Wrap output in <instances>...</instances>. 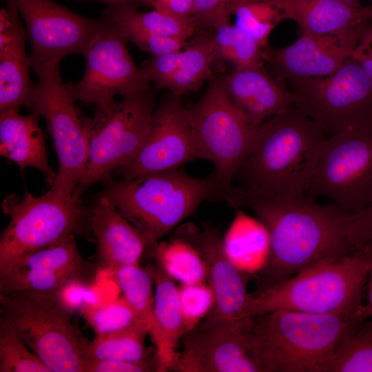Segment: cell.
I'll use <instances>...</instances> for the list:
<instances>
[{"mask_svg":"<svg viewBox=\"0 0 372 372\" xmlns=\"http://www.w3.org/2000/svg\"><path fill=\"white\" fill-rule=\"evenodd\" d=\"M89 225L96 242L99 267L112 272L122 266L139 264L146 241L105 195L94 205Z\"/></svg>","mask_w":372,"mask_h":372,"instance_id":"cell-21","label":"cell"},{"mask_svg":"<svg viewBox=\"0 0 372 372\" xmlns=\"http://www.w3.org/2000/svg\"><path fill=\"white\" fill-rule=\"evenodd\" d=\"M199 158L187 108L180 98L169 93L154 110L149 131L140 151L118 169L122 179L176 169Z\"/></svg>","mask_w":372,"mask_h":372,"instance_id":"cell-16","label":"cell"},{"mask_svg":"<svg viewBox=\"0 0 372 372\" xmlns=\"http://www.w3.org/2000/svg\"><path fill=\"white\" fill-rule=\"evenodd\" d=\"M230 17H220L212 28L216 44L215 61H228L234 69L264 68L260 44L235 23L231 24Z\"/></svg>","mask_w":372,"mask_h":372,"instance_id":"cell-32","label":"cell"},{"mask_svg":"<svg viewBox=\"0 0 372 372\" xmlns=\"http://www.w3.org/2000/svg\"><path fill=\"white\" fill-rule=\"evenodd\" d=\"M252 318L228 324L201 322L182 336L172 370L179 372H262L256 357Z\"/></svg>","mask_w":372,"mask_h":372,"instance_id":"cell-15","label":"cell"},{"mask_svg":"<svg viewBox=\"0 0 372 372\" xmlns=\"http://www.w3.org/2000/svg\"><path fill=\"white\" fill-rule=\"evenodd\" d=\"M2 210L10 221L0 238V277L27 254L81 233L89 225L90 214L75 193L12 194L2 202Z\"/></svg>","mask_w":372,"mask_h":372,"instance_id":"cell-7","label":"cell"},{"mask_svg":"<svg viewBox=\"0 0 372 372\" xmlns=\"http://www.w3.org/2000/svg\"><path fill=\"white\" fill-rule=\"evenodd\" d=\"M345 1H358V0H345Z\"/></svg>","mask_w":372,"mask_h":372,"instance_id":"cell-45","label":"cell"},{"mask_svg":"<svg viewBox=\"0 0 372 372\" xmlns=\"http://www.w3.org/2000/svg\"><path fill=\"white\" fill-rule=\"evenodd\" d=\"M112 273L136 321L150 329L155 295L154 268L129 265L114 269Z\"/></svg>","mask_w":372,"mask_h":372,"instance_id":"cell-31","label":"cell"},{"mask_svg":"<svg viewBox=\"0 0 372 372\" xmlns=\"http://www.w3.org/2000/svg\"><path fill=\"white\" fill-rule=\"evenodd\" d=\"M189 242L200 252L207 269L208 284L214 295V305L203 322L228 324L242 321V311L249 294L245 275L227 258L218 230L205 223L202 229L193 224L178 229V236Z\"/></svg>","mask_w":372,"mask_h":372,"instance_id":"cell-19","label":"cell"},{"mask_svg":"<svg viewBox=\"0 0 372 372\" xmlns=\"http://www.w3.org/2000/svg\"><path fill=\"white\" fill-rule=\"evenodd\" d=\"M0 372H51L16 329L1 318Z\"/></svg>","mask_w":372,"mask_h":372,"instance_id":"cell-35","label":"cell"},{"mask_svg":"<svg viewBox=\"0 0 372 372\" xmlns=\"http://www.w3.org/2000/svg\"><path fill=\"white\" fill-rule=\"evenodd\" d=\"M88 320L96 334L112 331L126 327L136 322L135 316L121 297L111 304L95 310Z\"/></svg>","mask_w":372,"mask_h":372,"instance_id":"cell-37","label":"cell"},{"mask_svg":"<svg viewBox=\"0 0 372 372\" xmlns=\"http://www.w3.org/2000/svg\"><path fill=\"white\" fill-rule=\"evenodd\" d=\"M324 372H372V318L343 337Z\"/></svg>","mask_w":372,"mask_h":372,"instance_id":"cell-33","label":"cell"},{"mask_svg":"<svg viewBox=\"0 0 372 372\" xmlns=\"http://www.w3.org/2000/svg\"><path fill=\"white\" fill-rule=\"evenodd\" d=\"M230 10L235 17V24L253 37L262 48L269 45V38L274 28L285 20L273 0H234Z\"/></svg>","mask_w":372,"mask_h":372,"instance_id":"cell-34","label":"cell"},{"mask_svg":"<svg viewBox=\"0 0 372 372\" xmlns=\"http://www.w3.org/2000/svg\"><path fill=\"white\" fill-rule=\"evenodd\" d=\"M372 248V247H371ZM366 287H367V293H368V305L372 311V267L369 271L367 280H366Z\"/></svg>","mask_w":372,"mask_h":372,"instance_id":"cell-44","label":"cell"},{"mask_svg":"<svg viewBox=\"0 0 372 372\" xmlns=\"http://www.w3.org/2000/svg\"><path fill=\"white\" fill-rule=\"evenodd\" d=\"M301 34H324L372 23V6L345 0H273Z\"/></svg>","mask_w":372,"mask_h":372,"instance_id":"cell-23","label":"cell"},{"mask_svg":"<svg viewBox=\"0 0 372 372\" xmlns=\"http://www.w3.org/2000/svg\"><path fill=\"white\" fill-rule=\"evenodd\" d=\"M104 181L103 194L141 234L150 249L204 200L220 197L212 175L196 178L179 169L128 180L110 176Z\"/></svg>","mask_w":372,"mask_h":372,"instance_id":"cell-5","label":"cell"},{"mask_svg":"<svg viewBox=\"0 0 372 372\" xmlns=\"http://www.w3.org/2000/svg\"><path fill=\"white\" fill-rule=\"evenodd\" d=\"M327 134L293 104L261 124L226 200L249 195H306ZM234 184V183H233Z\"/></svg>","mask_w":372,"mask_h":372,"instance_id":"cell-2","label":"cell"},{"mask_svg":"<svg viewBox=\"0 0 372 372\" xmlns=\"http://www.w3.org/2000/svg\"><path fill=\"white\" fill-rule=\"evenodd\" d=\"M103 22L84 54L85 70L78 83H66L72 99L85 104L103 106L114 96L125 97L151 88L141 68L134 62L127 40L103 15Z\"/></svg>","mask_w":372,"mask_h":372,"instance_id":"cell-13","label":"cell"},{"mask_svg":"<svg viewBox=\"0 0 372 372\" xmlns=\"http://www.w3.org/2000/svg\"><path fill=\"white\" fill-rule=\"evenodd\" d=\"M351 57L372 81V24L355 47Z\"/></svg>","mask_w":372,"mask_h":372,"instance_id":"cell-42","label":"cell"},{"mask_svg":"<svg viewBox=\"0 0 372 372\" xmlns=\"http://www.w3.org/2000/svg\"><path fill=\"white\" fill-rule=\"evenodd\" d=\"M103 2L108 7L133 5L139 6L141 0H95Z\"/></svg>","mask_w":372,"mask_h":372,"instance_id":"cell-43","label":"cell"},{"mask_svg":"<svg viewBox=\"0 0 372 372\" xmlns=\"http://www.w3.org/2000/svg\"><path fill=\"white\" fill-rule=\"evenodd\" d=\"M178 298L184 335L194 329L207 317L214 305L215 298L210 285L205 282L181 285L178 287Z\"/></svg>","mask_w":372,"mask_h":372,"instance_id":"cell-36","label":"cell"},{"mask_svg":"<svg viewBox=\"0 0 372 372\" xmlns=\"http://www.w3.org/2000/svg\"><path fill=\"white\" fill-rule=\"evenodd\" d=\"M28 34L14 28L0 34V112L25 106L32 111L34 86L25 52Z\"/></svg>","mask_w":372,"mask_h":372,"instance_id":"cell-26","label":"cell"},{"mask_svg":"<svg viewBox=\"0 0 372 372\" xmlns=\"http://www.w3.org/2000/svg\"><path fill=\"white\" fill-rule=\"evenodd\" d=\"M97 267L82 257L72 234L19 260L0 277V293L30 290L60 294L72 284L92 281Z\"/></svg>","mask_w":372,"mask_h":372,"instance_id":"cell-18","label":"cell"},{"mask_svg":"<svg viewBox=\"0 0 372 372\" xmlns=\"http://www.w3.org/2000/svg\"><path fill=\"white\" fill-rule=\"evenodd\" d=\"M250 209L266 227L270 256L259 275L258 291L286 280L302 269L338 260L356 249L349 238L353 215L335 205L319 204L307 195L273 198L241 195L228 202Z\"/></svg>","mask_w":372,"mask_h":372,"instance_id":"cell-1","label":"cell"},{"mask_svg":"<svg viewBox=\"0 0 372 372\" xmlns=\"http://www.w3.org/2000/svg\"><path fill=\"white\" fill-rule=\"evenodd\" d=\"M349 238L356 250L365 247H372V203L353 215L349 225Z\"/></svg>","mask_w":372,"mask_h":372,"instance_id":"cell-40","label":"cell"},{"mask_svg":"<svg viewBox=\"0 0 372 372\" xmlns=\"http://www.w3.org/2000/svg\"><path fill=\"white\" fill-rule=\"evenodd\" d=\"M158 371V363L154 354L152 358L136 361L88 360L83 372H150Z\"/></svg>","mask_w":372,"mask_h":372,"instance_id":"cell-38","label":"cell"},{"mask_svg":"<svg viewBox=\"0 0 372 372\" xmlns=\"http://www.w3.org/2000/svg\"><path fill=\"white\" fill-rule=\"evenodd\" d=\"M234 0H194L192 21L198 30L212 28L221 16L231 14Z\"/></svg>","mask_w":372,"mask_h":372,"instance_id":"cell-39","label":"cell"},{"mask_svg":"<svg viewBox=\"0 0 372 372\" xmlns=\"http://www.w3.org/2000/svg\"><path fill=\"white\" fill-rule=\"evenodd\" d=\"M154 268L155 295L149 334L156 348L158 372L172 370L183 335L178 287L158 264Z\"/></svg>","mask_w":372,"mask_h":372,"instance_id":"cell-25","label":"cell"},{"mask_svg":"<svg viewBox=\"0 0 372 372\" xmlns=\"http://www.w3.org/2000/svg\"><path fill=\"white\" fill-rule=\"evenodd\" d=\"M371 6H372V0H371Z\"/></svg>","mask_w":372,"mask_h":372,"instance_id":"cell-46","label":"cell"},{"mask_svg":"<svg viewBox=\"0 0 372 372\" xmlns=\"http://www.w3.org/2000/svg\"><path fill=\"white\" fill-rule=\"evenodd\" d=\"M199 158L214 165L220 197L225 199L254 143L258 127L233 104L220 76L211 78L203 96L187 108Z\"/></svg>","mask_w":372,"mask_h":372,"instance_id":"cell-8","label":"cell"},{"mask_svg":"<svg viewBox=\"0 0 372 372\" xmlns=\"http://www.w3.org/2000/svg\"><path fill=\"white\" fill-rule=\"evenodd\" d=\"M0 154L14 162L21 170L31 167L43 174L52 186L56 173L50 166L44 136L39 125V115H21L18 110L0 114Z\"/></svg>","mask_w":372,"mask_h":372,"instance_id":"cell-24","label":"cell"},{"mask_svg":"<svg viewBox=\"0 0 372 372\" xmlns=\"http://www.w3.org/2000/svg\"><path fill=\"white\" fill-rule=\"evenodd\" d=\"M220 79L231 101L256 127L293 104L291 91L265 67L234 69Z\"/></svg>","mask_w":372,"mask_h":372,"instance_id":"cell-22","label":"cell"},{"mask_svg":"<svg viewBox=\"0 0 372 372\" xmlns=\"http://www.w3.org/2000/svg\"><path fill=\"white\" fill-rule=\"evenodd\" d=\"M288 83L293 105L329 136L372 125V81L351 56L331 75Z\"/></svg>","mask_w":372,"mask_h":372,"instance_id":"cell-12","label":"cell"},{"mask_svg":"<svg viewBox=\"0 0 372 372\" xmlns=\"http://www.w3.org/2000/svg\"><path fill=\"white\" fill-rule=\"evenodd\" d=\"M223 242L227 258L244 275L258 274L267 267L270 256L269 236L258 218L238 209Z\"/></svg>","mask_w":372,"mask_h":372,"instance_id":"cell-27","label":"cell"},{"mask_svg":"<svg viewBox=\"0 0 372 372\" xmlns=\"http://www.w3.org/2000/svg\"><path fill=\"white\" fill-rule=\"evenodd\" d=\"M4 1V0H3ZM26 23L33 70L59 63L66 55H84L103 22L101 16L90 19L77 14L52 0H10Z\"/></svg>","mask_w":372,"mask_h":372,"instance_id":"cell-14","label":"cell"},{"mask_svg":"<svg viewBox=\"0 0 372 372\" xmlns=\"http://www.w3.org/2000/svg\"><path fill=\"white\" fill-rule=\"evenodd\" d=\"M152 88L95 107L85 117L89 154L84 176L74 191L79 196L94 183L130 163L142 147L154 112Z\"/></svg>","mask_w":372,"mask_h":372,"instance_id":"cell-9","label":"cell"},{"mask_svg":"<svg viewBox=\"0 0 372 372\" xmlns=\"http://www.w3.org/2000/svg\"><path fill=\"white\" fill-rule=\"evenodd\" d=\"M370 317L368 304L330 313L282 309L252 317L250 333L262 372H324L343 337Z\"/></svg>","mask_w":372,"mask_h":372,"instance_id":"cell-3","label":"cell"},{"mask_svg":"<svg viewBox=\"0 0 372 372\" xmlns=\"http://www.w3.org/2000/svg\"><path fill=\"white\" fill-rule=\"evenodd\" d=\"M141 5L178 19L193 22L194 0H141Z\"/></svg>","mask_w":372,"mask_h":372,"instance_id":"cell-41","label":"cell"},{"mask_svg":"<svg viewBox=\"0 0 372 372\" xmlns=\"http://www.w3.org/2000/svg\"><path fill=\"white\" fill-rule=\"evenodd\" d=\"M216 48L214 29L200 30L187 41L183 50L152 56L141 68L155 90L167 89L181 98L212 78Z\"/></svg>","mask_w":372,"mask_h":372,"instance_id":"cell-20","label":"cell"},{"mask_svg":"<svg viewBox=\"0 0 372 372\" xmlns=\"http://www.w3.org/2000/svg\"><path fill=\"white\" fill-rule=\"evenodd\" d=\"M372 23L324 34H301L281 48L262 49V59L276 79L286 81L335 72L349 59Z\"/></svg>","mask_w":372,"mask_h":372,"instance_id":"cell-17","label":"cell"},{"mask_svg":"<svg viewBox=\"0 0 372 372\" xmlns=\"http://www.w3.org/2000/svg\"><path fill=\"white\" fill-rule=\"evenodd\" d=\"M136 6H107L103 15L126 39L134 35H161L189 40L198 30L192 21L178 19L153 9L139 12Z\"/></svg>","mask_w":372,"mask_h":372,"instance_id":"cell-28","label":"cell"},{"mask_svg":"<svg viewBox=\"0 0 372 372\" xmlns=\"http://www.w3.org/2000/svg\"><path fill=\"white\" fill-rule=\"evenodd\" d=\"M149 331L147 326L136 321L123 329L96 334L91 342L81 335L84 361H136L146 358L145 339Z\"/></svg>","mask_w":372,"mask_h":372,"instance_id":"cell-29","label":"cell"},{"mask_svg":"<svg viewBox=\"0 0 372 372\" xmlns=\"http://www.w3.org/2000/svg\"><path fill=\"white\" fill-rule=\"evenodd\" d=\"M157 264L174 280L181 285L204 282L207 278L206 263L197 249L189 242L177 236L160 241L152 249Z\"/></svg>","mask_w":372,"mask_h":372,"instance_id":"cell-30","label":"cell"},{"mask_svg":"<svg viewBox=\"0 0 372 372\" xmlns=\"http://www.w3.org/2000/svg\"><path fill=\"white\" fill-rule=\"evenodd\" d=\"M34 71L39 80L34 86L32 112L45 118L59 161L50 191L70 196L84 176L88 159L86 116L75 105L63 83L59 63L44 65Z\"/></svg>","mask_w":372,"mask_h":372,"instance_id":"cell-10","label":"cell"},{"mask_svg":"<svg viewBox=\"0 0 372 372\" xmlns=\"http://www.w3.org/2000/svg\"><path fill=\"white\" fill-rule=\"evenodd\" d=\"M30 290L0 293V318L10 323L51 372H83L73 309L61 298Z\"/></svg>","mask_w":372,"mask_h":372,"instance_id":"cell-6","label":"cell"},{"mask_svg":"<svg viewBox=\"0 0 372 372\" xmlns=\"http://www.w3.org/2000/svg\"><path fill=\"white\" fill-rule=\"evenodd\" d=\"M371 267L370 247L338 260L318 262L285 281L249 294L242 318L282 309L310 313L356 309L363 305V291Z\"/></svg>","mask_w":372,"mask_h":372,"instance_id":"cell-4","label":"cell"},{"mask_svg":"<svg viewBox=\"0 0 372 372\" xmlns=\"http://www.w3.org/2000/svg\"><path fill=\"white\" fill-rule=\"evenodd\" d=\"M306 195L352 215L372 203V125L327 136Z\"/></svg>","mask_w":372,"mask_h":372,"instance_id":"cell-11","label":"cell"}]
</instances>
